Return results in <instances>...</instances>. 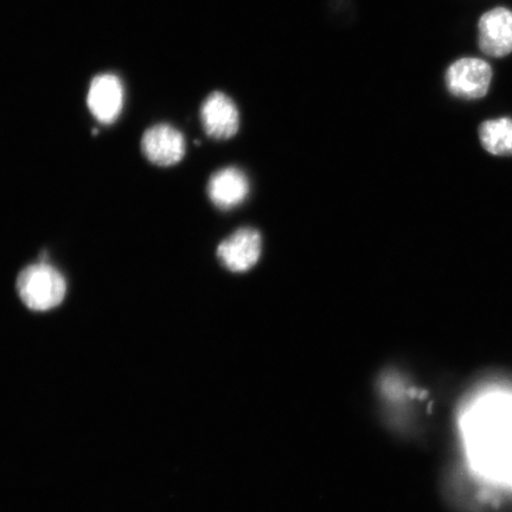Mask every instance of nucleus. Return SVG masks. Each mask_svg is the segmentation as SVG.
<instances>
[{
    "label": "nucleus",
    "mask_w": 512,
    "mask_h": 512,
    "mask_svg": "<svg viewBox=\"0 0 512 512\" xmlns=\"http://www.w3.org/2000/svg\"><path fill=\"white\" fill-rule=\"evenodd\" d=\"M492 78L490 63L478 57H463L447 68L445 85L454 98L475 101L488 95Z\"/></svg>",
    "instance_id": "7ed1b4c3"
},
{
    "label": "nucleus",
    "mask_w": 512,
    "mask_h": 512,
    "mask_svg": "<svg viewBox=\"0 0 512 512\" xmlns=\"http://www.w3.org/2000/svg\"><path fill=\"white\" fill-rule=\"evenodd\" d=\"M87 104L93 117L101 124H112L124 107V87L118 76H96L89 87Z\"/></svg>",
    "instance_id": "423d86ee"
},
{
    "label": "nucleus",
    "mask_w": 512,
    "mask_h": 512,
    "mask_svg": "<svg viewBox=\"0 0 512 512\" xmlns=\"http://www.w3.org/2000/svg\"><path fill=\"white\" fill-rule=\"evenodd\" d=\"M478 47L495 59L512 53V10L499 6L479 18Z\"/></svg>",
    "instance_id": "20e7f679"
},
{
    "label": "nucleus",
    "mask_w": 512,
    "mask_h": 512,
    "mask_svg": "<svg viewBox=\"0 0 512 512\" xmlns=\"http://www.w3.org/2000/svg\"><path fill=\"white\" fill-rule=\"evenodd\" d=\"M17 290L22 302L32 311H48L66 297L63 275L47 262L31 265L19 274Z\"/></svg>",
    "instance_id": "f03ea898"
},
{
    "label": "nucleus",
    "mask_w": 512,
    "mask_h": 512,
    "mask_svg": "<svg viewBox=\"0 0 512 512\" xmlns=\"http://www.w3.org/2000/svg\"><path fill=\"white\" fill-rule=\"evenodd\" d=\"M204 131L209 137L226 140L239 131L240 115L232 99L223 93L210 94L201 108Z\"/></svg>",
    "instance_id": "0eeeda50"
},
{
    "label": "nucleus",
    "mask_w": 512,
    "mask_h": 512,
    "mask_svg": "<svg viewBox=\"0 0 512 512\" xmlns=\"http://www.w3.org/2000/svg\"><path fill=\"white\" fill-rule=\"evenodd\" d=\"M262 239L258 230L241 228L217 248L222 265L234 273H245L261 258Z\"/></svg>",
    "instance_id": "39448f33"
},
{
    "label": "nucleus",
    "mask_w": 512,
    "mask_h": 512,
    "mask_svg": "<svg viewBox=\"0 0 512 512\" xmlns=\"http://www.w3.org/2000/svg\"><path fill=\"white\" fill-rule=\"evenodd\" d=\"M142 150L151 163L159 166L175 165L185 155L183 134L170 125H156L144 134Z\"/></svg>",
    "instance_id": "6e6552de"
},
{
    "label": "nucleus",
    "mask_w": 512,
    "mask_h": 512,
    "mask_svg": "<svg viewBox=\"0 0 512 512\" xmlns=\"http://www.w3.org/2000/svg\"><path fill=\"white\" fill-rule=\"evenodd\" d=\"M251 184L245 172L238 168H226L217 171L210 178L208 194L211 202L222 210L241 206L247 200Z\"/></svg>",
    "instance_id": "1a4fd4ad"
},
{
    "label": "nucleus",
    "mask_w": 512,
    "mask_h": 512,
    "mask_svg": "<svg viewBox=\"0 0 512 512\" xmlns=\"http://www.w3.org/2000/svg\"><path fill=\"white\" fill-rule=\"evenodd\" d=\"M480 143L491 155L512 156V118L486 120L478 130Z\"/></svg>",
    "instance_id": "9d476101"
},
{
    "label": "nucleus",
    "mask_w": 512,
    "mask_h": 512,
    "mask_svg": "<svg viewBox=\"0 0 512 512\" xmlns=\"http://www.w3.org/2000/svg\"><path fill=\"white\" fill-rule=\"evenodd\" d=\"M457 424L472 477L490 490L512 491V389L480 388L460 406Z\"/></svg>",
    "instance_id": "f257e3e1"
}]
</instances>
